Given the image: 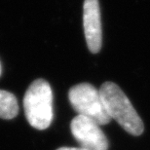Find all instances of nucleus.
I'll return each mask as SVG.
<instances>
[{
    "label": "nucleus",
    "mask_w": 150,
    "mask_h": 150,
    "mask_svg": "<svg viewBox=\"0 0 150 150\" xmlns=\"http://www.w3.org/2000/svg\"><path fill=\"white\" fill-rule=\"evenodd\" d=\"M100 94L110 118L133 136H140L143 133L144 125L142 118L118 85L109 81L104 82L100 89Z\"/></svg>",
    "instance_id": "f257e3e1"
},
{
    "label": "nucleus",
    "mask_w": 150,
    "mask_h": 150,
    "mask_svg": "<svg viewBox=\"0 0 150 150\" xmlns=\"http://www.w3.org/2000/svg\"><path fill=\"white\" fill-rule=\"evenodd\" d=\"M23 109L31 127L46 130L54 118L53 92L50 84L44 79L33 81L23 98Z\"/></svg>",
    "instance_id": "f03ea898"
},
{
    "label": "nucleus",
    "mask_w": 150,
    "mask_h": 150,
    "mask_svg": "<svg viewBox=\"0 0 150 150\" xmlns=\"http://www.w3.org/2000/svg\"><path fill=\"white\" fill-rule=\"evenodd\" d=\"M71 106L78 113L94 120L98 125H106L111 121L101 100L100 90L89 83L73 86L68 92Z\"/></svg>",
    "instance_id": "7ed1b4c3"
},
{
    "label": "nucleus",
    "mask_w": 150,
    "mask_h": 150,
    "mask_svg": "<svg viewBox=\"0 0 150 150\" xmlns=\"http://www.w3.org/2000/svg\"><path fill=\"white\" fill-rule=\"evenodd\" d=\"M70 130L80 147L86 150H107L108 140L100 125L88 117L77 115L71 121Z\"/></svg>",
    "instance_id": "20e7f679"
},
{
    "label": "nucleus",
    "mask_w": 150,
    "mask_h": 150,
    "mask_svg": "<svg viewBox=\"0 0 150 150\" xmlns=\"http://www.w3.org/2000/svg\"><path fill=\"white\" fill-rule=\"evenodd\" d=\"M83 26L86 42L90 52L93 54L98 53L103 44L100 9L98 0H85L84 1Z\"/></svg>",
    "instance_id": "39448f33"
},
{
    "label": "nucleus",
    "mask_w": 150,
    "mask_h": 150,
    "mask_svg": "<svg viewBox=\"0 0 150 150\" xmlns=\"http://www.w3.org/2000/svg\"><path fill=\"white\" fill-rule=\"evenodd\" d=\"M19 113L17 98L10 92L0 90V118L10 120Z\"/></svg>",
    "instance_id": "423d86ee"
},
{
    "label": "nucleus",
    "mask_w": 150,
    "mask_h": 150,
    "mask_svg": "<svg viewBox=\"0 0 150 150\" xmlns=\"http://www.w3.org/2000/svg\"><path fill=\"white\" fill-rule=\"evenodd\" d=\"M57 150H86V149H83L81 147H59Z\"/></svg>",
    "instance_id": "0eeeda50"
},
{
    "label": "nucleus",
    "mask_w": 150,
    "mask_h": 150,
    "mask_svg": "<svg viewBox=\"0 0 150 150\" xmlns=\"http://www.w3.org/2000/svg\"><path fill=\"white\" fill-rule=\"evenodd\" d=\"M0 75H1V64H0Z\"/></svg>",
    "instance_id": "6e6552de"
}]
</instances>
